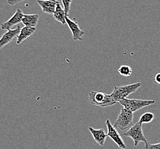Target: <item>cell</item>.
Here are the masks:
<instances>
[{
    "label": "cell",
    "mask_w": 160,
    "mask_h": 149,
    "mask_svg": "<svg viewBox=\"0 0 160 149\" xmlns=\"http://www.w3.org/2000/svg\"><path fill=\"white\" fill-rule=\"evenodd\" d=\"M53 18L56 21L59 22L63 25L66 24V17L67 15L64 8L61 7L59 2L57 4L56 11L55 12L54 14H53Z\"/></svg>",
    "instance_id": "obj_14"
},
{
    "label": "cell",
    "mask_w": 160,
    "mask_h": 149,
    "mask_svg": "<svg viewBox=\"0 0 160 149\" xmlns=\"http://www.w3.org/2000/svg\"><path fill=\"white\" fill-rule=\"evenodd\" d=\"M40 17L38 14H24L22 20V24L25 27L31 28H36Z\"/></svg>",
    "instance_id": "obj_13"
},
{
    "label": "cell",
    "mask_w": 160,
    "mask_h": 149,
    "mask_svg": "<svg viewBox=\"0 0 160 149\" xmlns=\"http://www.w3.org/2000/svg\"><path fill=\"white\" fill-rule=\"evenodd\" d=\"M106 125L108 128V136L112 139L115 144L121 149H126L127 148L125 143L123 141L121 135L119 134L117 129L112 124L109 119L106 121Z\"/></svg>",
    "instance_id": "obj_6"
},
{
    "label": "cell",
    "mask_w": 160,
    "mask_h": 149,
    "mask_svg": "<svg viewBox=\"0 0 160 149\" xmlns=\"http://www.w3.org/2000/svg\"><path fill=\"white\" fill-rule=\"evenodd\" d=\"M154 80L157 83L160 84V72L157 73L154 77Z\"/></svg>",
    "instance_id": "obj_20"
},
{
    "label": "cell",
    "mask_w": 160,
    "mask_h": 149,
    "mask_svg": "<svg viewBox=\"0 0 160 149\" xmlns=\"http://www.w3.org/2000/svg\"><path fill=\"white\" fill-rule=\"evenodd\" d=\"M155 117L154 114L150 112H146L145 113L143 114L141 117L139 119V122L143 124V123H149L153 121Z\"/></svg>",
    "instance_id": "obj_15"
},
{
    "label": "cell",
    "mask_w": 160,
    "mask_h": 149,
    "mask_svg": "<svg viewBox=\"0 0 160 149\" xmlns=\"http://www.w3.org/2000/svg\"><path fill=\"white\" fill-rule=\"evenodd\" d=\"M118 71L121 75L125 77H130L132 72V68H131V67L126 65L121 66Z\"/></svg>",
    "instance_id": "obj_16"
},
{
    "label": "cell",
    "mask_w": 160,
    "mask_h": 149,
    "mask_svg": "<svg viewBox=\"0 0 160 149\" xmlns=\"http://www.w3.org/2000/svg\"><path fill=\"white\" fill-rule=\"evenodd\" d=\"M145 149H160V142L154 144H149L148 147Z\"/></svg>",
    "instance_id": "obj_19"
},
{
    "label": "cell",
    "mask_w": 160,
    "mask_h": 149,
    "mask_svg": "<svg viewBox=\"0 0 160 149\" xmlns=\"http://www.w3.org/2000/svg\"><path fill=\"white\" fill-rule=\"evenodd\" d=\"M66 24L72 34V38L74 41H81L83 40L82 36L85 34V32L80 29V27L77 21L66 17Z\"/></svg>",
    "instance_id": "obj_7"
},
{
    "label": "cell",
    "mask_w": 160,
    "mask_h": 149,
    "mask_svg": "<svg viewBox=\"0 0 160 149\" xmlns=\"http://www.w3.org/2000/svg\"><path fill=\"white\" fill-rule=\"evenodd\" d=\"M36 31V28H31L24 27L21 29L20 34L18 36L16 43L18 45L21 44L22 42L29 38L32 35H33Z\"/></svg>",
    "instance_id": "obj_12"
},
{
    "label": "cell",
    "mask_w": 160,
    "mask_h": 149,
    "mask_svg": "<svg viewBox=\"0 0 160 149\" xmlns=\"http://www.w3.org/2000/svg\"><path fill=\"white\" fill-rule=\"evenodd\" d=\"M21 29L20 27L18 26L16 29H9L4 33V35L0 38V49L3 48L5 46L9 44L14 38L18 37Z\"/></svg>",
    "instance_id": "obj_9"
},
{
    "label": "cell",
    "mask_w": 160,
    "mask_h": 149,
    "mask_svg": "<svg viewBox=\"0 0 160 149\" xmlns=\"http://www.w3.org/2000/svg\"><path fill=\"white\" fill-rule=\"evenodd\" d=\"M62 1L64 9L66 12L67 16H68L70 10H71V5L72 4V0H62Z\"/></svg>",
    "instance_id": "obj_17"
},
{
    "label": "cell",
    "mask_w": 160,
    "mask_h": 149,
    "mask_svg": "<svg viewBox=\"0 0 160 149\" xmlns=\"http://www.w3.org/2000/svg\"><path fill=\"white\" fill-rule=\"evenodd\" d=\"M122 135L132 139L135 147H137L140 142H143L145 148L146 149L149 144L143 132L142 124L139 122L123 132Z\"/></svg>",
    "instance_id": "obj_2"
},
{
    "label": "cell",
    "mask_w": 160,
    "mask_h": 149,
    "mask_svg": "<svg viewBox=\"0 0 160 149\" xmlns=\"http://www.w3.org/2000/svg\"><path fill=\"white\" fill-rule=\"evenodd\" d=\"M134 113L123 107L120 111L114 126L121 131H125L133 126Z\"/></svg>",
    "instance_id": "obj_4"
},
{
    "label": "cell",
    "mask_w": 160,
    "mask_h": 149,
    "mask_svg": "<svg viewBox=\"0 0 160 149\" xmlns=\"http://www.w3.org/2000/svg\"><path fill=\"white\" fill-rule=\"evenodd\" d=\"M88 130L92 136L94 141L97 143L99 145L103 146L107 137L108 134L106 133L103 128L95 129L93 127H89Z\"/></svg>",
    "instance_id": "obj_11"
},
{
    "label": "cell",
    "mask_w": 160,
    "mask_h": 149,
    "mask_svg": "<svg viewBox=\"0 0 160 149\" xmlns=\"http://www.w3.org/2000/svg\"><path fill=\"white\" fill-rule=\"evenodd\" d=\"M141 83L137 82L128 85L115 86L114 87L113 91L110 95L113 101L117 103L123 99L127 98L130 95L136 92L141 87Z\"/></svg>",
    "instance_id": "obj_1"
},
{
    "label": "cell",
    "mask_w": 160,
    "mask_h": 149,
    "mask_svg": "<svg viewBox=\"0 0 160 149\" xmlns=\"http://www.w3.org/2000/svg\"><path fill=\"white\" fill-rule=\"evenodd\" d=\"M88 100L91 104L102 108L110 107L117 104L110 95L102 92L91 91L88 94Z\"/></svg>",
    "instance_id": "obj_3"
},
{
    "label": "cell",
    "mask_w": 160,
    "mask_h": 149,
    "mask_svg": "<svg viewBox=\"0 0 160 149\" xmlns=\"http://www.w3.org/2000/svg\"><path fill=\"white\" fill-rule=\"evenodd\" d=\"M37 2L43 13L52 15L56 11L57 4L59 2L56 0H38Z\"/></svg>",
    "instance_id": "obj_10"
},
{
    "label": "cell",
    "mask_w": 160,
    "mask_h": 149,
    "mask_svg": "<svg viewBox=\"0 0 160 149\" xmlns=\"http://www.w3.org/2000/svg\"><path fill=\"white\" fill-rule=\"evenodd\" d=\"M155 100H142L125 98L119 102V103L132 113L154 104Z\"/></svg>",
    "instance_id": "obj_5"
},
{
    "label": "cell",
    "mask_w": 160,
    "mask_h": 149,
    "mask_svg": "<svg viewBox=\"0 0 160 149\" xmlns=\"http://www.w3.org/2000/svg\"><path fill=\"white\" fill-rule=\"evenodd\" d=\"M22 11L20 9H18L13 16L9 19L7 21L5 22L1 25V28L2 30H9L14 25H16L22 22L24 17Z\"/></svg>",
    "instance_id": "obj_8"
},
{
    "label": "cell",
    "mask_w": 160,
    "mask_h": 149,
    "mask_svg": "<svg viewBox=\"0 0 160 149\" xmlns=\"http://www.w3.org/2000/svg\"><path fill=\"white\" fill-rule=\"evenodd\" d=\"M26 1V0H7V3L9 5L13 6V5H17L20 2H22L23 1Z\"/></svg>",
    "instance_id": "obj_18"
}]
</instances>
